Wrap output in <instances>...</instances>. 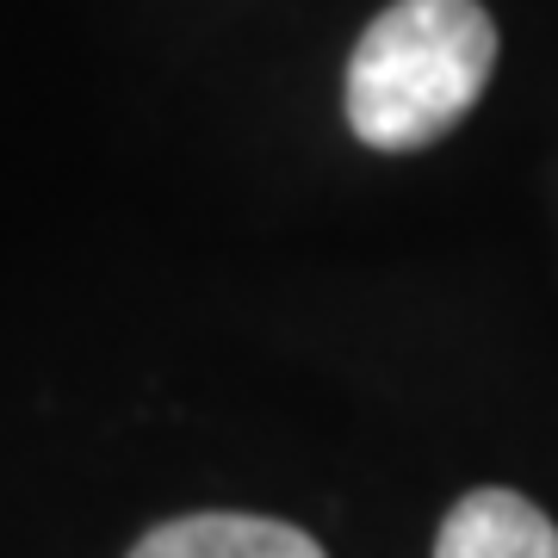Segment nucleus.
Instances as JSON below:
<instances>
[{
    "mask_svg": "<svg viewBox=\"0 0 558 558\" xmlns=\"http://www.w3.org/2000/svg\"><path fill=\"white\" fill-rule=\"evenodd\" d=\"M131 558H323V546L267 515H180L143 534Z\"/></svg>",
    "mask_w": 558,
    "mask_h": 558,
    "instance_id": "3",
    "label": "nucleus"
},
{
    "mask_svg": "<svg viewBox=\"0 0 558 558\" xmlns=\"http://www.w3.org/2000/svg\"><path fill=\"white\" fill-rule=\"evenodd\" d=\"M497 69V25L478 0H391L348 62V124L373 149H428Z\"/></svg>",
    "mask_w": 558,
    "mask_h": 558,
    "instance_id": "1",
    "label": "nucleus"
},
{
    "mask_svg": "<svg viewBox=\"0 0 558 558\" xmlns=\"http://www.w3.org/2000/svg\"><path fill=\"white\" fill-rule=\"evenodd\" d=\"M435 558H558V527L515 490H472L447 509Z\"/></svg>",
    "mask_w": 558,
    "mask_h": 558,
    "instance_id": "2",
    "label": "nucleus"
}]
</instances>
